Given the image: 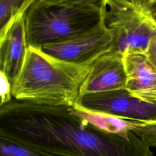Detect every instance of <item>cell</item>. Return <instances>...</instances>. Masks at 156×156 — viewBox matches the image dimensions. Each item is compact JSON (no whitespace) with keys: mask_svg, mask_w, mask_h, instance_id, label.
Masks as SVG:
<instances>
[{"mask_svg":"<svg viewBox=\"0 0 156 156\" xmlns=\"http://www.w3.org/2000/svg\"><path fill=\"white\" fill-rule=\"evenodd\" d=\"M69 108L13 98L0 107V136L56 156H153L132 131L105 132Z\"/></svg>","mask_w":156,"mask_h":156,"instance_id":"obj_1","label":"cell"},{"mask_svg":"<svg viewBox=\"0 0 156 156\" xmlns=\"http://www.w3.org/2000/svg\"><path fill=\"white\" fill-rule=\"evenodd\" d=\"M91 65L66 63L28 46L23 67L12 86L13 98L49 105L76 106Z\"/></svg>","mask_w":156,"mask_h":156,"instance_id":"obj_2","label":"cell"},{"mask_svg":"<svg viewBox=\"0 0 156 156\" xmlns=\"http://www.w3.org/2000/svg\"><path fill=\"white\" fill-rule=\"evenodd\" d=\"M105 12L36 1L25 13L28 46L37 49L69 40L105 24Z\"/></svg>","mask_w":156,"mask_h":156,"instance_id":"obj_3","label":"cell"},{"mask_svg":"<svg viewBox=\"0 0 156 156\" xmlns=\"http://www.w3.org/2000/svg\"><path fill=\"white\" fill-rule=\"evenodd\" d=\"M106 26L114 37V51L146 52L156 35V12L147 1L137 4L130 0H107L104 14Z\"/></svg>","mask_w":156,"mask_h":156,"instance_id":"obj_4","label":"cell"},{"mask_svg":"<svg viewBox=\"0 0 156 156\" xmlns=\"http://www.w3.org/2000/svg\"><path fill=\"white\" fill-rule=\"evenodd\" d=\"M43 52L61 61L76 65H90L102 54L114 51L112 32L105 24L74 38L41 47Z\"/></svg>","mask_w":156,"mask_h":156,"instance_id":"obj_5","label":"cell"},{"mask_svg":"<svg viewBox=\"0 0 156 156\" xmlns=\"http://www.w3.org/2000/svg\"><path fill=\"white\" fill-rule=\"evenodd\" d=\"M77 105L124 119L156 123V103L142 101L126 89L84 94Z\"/></svg>","mask_w":156,"mask_h":156,"instance_id":"obj_6","label":"cell"},{"mask_svg":"<svg viewBox=\"0 0 156 156\" xmlns=\"http://www.w3.org/2000/svg\"><path fill=\"white\" fill-rule=\"evenodd\" d=\"M126 82L124 54L110 51L91 63L82 86V96L126 89Z\"/></svg>","mask_w":156,"mask_h":156,"instance_id":"obj_7","label":"cell"},{"mask_svg":"<svg viewBox=\"0 0 156 156\" xmlns=\"http://www.w3.org/2000/svg\"><path fill=\"white\" fill-rule=\"evenodd\" d=\"M27 48L23 14L16 18L0 37V71L7 76L12 86L23 67Z\"/></svg>","mask_w":156,"mask_h":156,"instance_id":"obj_8","label":"cell"},{"mask_svg":"<svg viewBox=\"0 0 156 156\" xmlns=\"http://www.w3.org/2000/svg\"><path fill=\"white\" fill-rule=\"evenodd\" d=\"M124 62L127 74L126 89L142 101L156 103V67L142 52H126Z\"/></svg>","mask_w":156,"mask_h":156,"instance_id":"obj_9","label":"cell"},{"mask_svg":"<svg viewBox=\"0 0 156 156\" xmlns=\"http://www.w3.org/2000/svg\"><path fill=\"white\" fill-rule=\"evenodd\" d=\"M37 0H0V37Z\"/></svg>","mask_w":156,"mask_h":156,"instance_id":"obj_10","label":"cell"},{"mask_svg":"<svg viewBox=\"0 0 156 156\" xmlns=\"http://www.w3.org/2000/svg\"><path fill=\"white\" fill-rule=\"evenodd\" d=\"M0 156H56L0 136Z\"/></svg>","mask_w":156,"mask_h":156,"instance_id":"obj_11","label":"cell"},{"mask_svg":"<svg viewBox=\"0 0 156 156\" xmlns=\"http://www.w3.org/2000/svg\"><path fill=\"white\" fill-rule=\"evenodd\" d=\"M41 1L57 5H74L88 7L101 12H105L107 9V0H40Z\"/></svg>","mask_w":156,"mask_h":156,"instance_id":"obj_12","label":"cell"},{"mask_svg":"<svg viewBox=\"0 0 156 156\" xmlns=\"http://www.w3.org/2000/svg\"><path fill=\"white\" fill-rule=\"evenodd\" d=\"M0 107L4 105L9 103L13 99L12 93V85L7 76L1 71H0Z\"/></svg>","mask_w":156,"mask_h":156,"instance_id":"obj_13","label":"cell"},{"mask_svg":"<svg viewBox=\"0 0 156 156\" xmlns=\"http://www.w3.org/2000/svg\"><path fill=\"white\" fill-rule=\"evenodd\" d=\"M145 54L151 63L156 67V35L150 40Z\"/></svg>","mask_w":156,"mask_h":156,"instance_id":"obj_14","label":"cell"},{"mask_svg":"<svg viewBox=\"0 0 156 156\" xmlns=\"http://www.w3.org/2000/svg\"><path fill=\"white\" fill-rule=\"evenodd\" d=\"M130 1L137 4H144L147 2V0H130Z\"/></svg>","mask_w":156,"mask_h":156,"instance_id":"obj_15","label":"cell"},{"mask_svg":"<svg viewBox=\"0 0 156 156\" xmlns=\"http://www.w3.org/2000/svg\"><path fill=\"white\" fill-rule=\"evenodd\" d=\"M150 4H153L154 3H156V0H148Z\"/></svg>","mask_w":156,"mask_h":156,"instance_id":"obj_16","label":"cell"}]
</instances>
